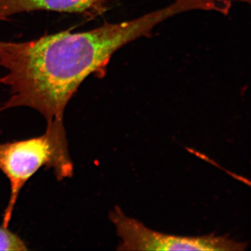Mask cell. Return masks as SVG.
I'll return each mask as SVG.
<instances>
[{"instance_id": "cell-5", "label": "cell", "mask_w": 251, "mask_h": 251, "mask_svg": "<svg viewBox=\"0 0 251 251\" xmlns=\"http://www.w3.org/2000/svg\"><path fill=\"white\" fill-rule=\"evenodd\" d=\"M25 243L17 234L8 229L0 226V251H27Z\"/></svg>"}, {"instance_id": "cell-4", "label": "cell", "mask_w": 251, "mask_h": 251, "mask_svg": "<svg viewBox=\"0 0 251 251\" xmlns=\"http://www.w3.org/2000/svg\"><path fill=\"white\" fill-rule=\"evenodd\" d=\"M104 0H0V19L11 15L36 10L83 12Z\"/></svg>"}, {"instance_id": "cell-3", "label": "cell", "mask_w": 251, "mask_h": 251, "mask_svg": "<svg viewBox=\"0 0 251 251\" xmlns=\"http://www.w3.org/2000/svg\"><path fill=\"white\" fill-rule=\"evenodd\" d=\"M109 218L122 240L118 251H243L248 246L247 243L237 242L227 235L184 237L156 232L126 215L118 206L110 211Z\"/></svg>"}, {"instance_id": "cell-1", "label": "cell", "mask_w": 251, "mask_h": 251, "mask_svg": "<svg viewBox=\"0 0 251 251\" xmlns=\"http://www.w3.org/2000/svg\"><path fill=\"white\" fill-rule=\"evenodd\" d=\"M160 9L131 21L105 23L84 32L62 31L22 43L0 41V82L11 97L0 112L14 107L36 110L47 120H63L64 110L89 75L101 72L112 56L166 21Z\"/></svg>"}, {"instance_id": "cell-2", "label": "cell", "mask_w": 251, "mask_h": 251, "mask_svg": "<svg viewBox=\"0 0 251 251\" xmlns=\"http://www.w3.org/2000/svg\"><path fill=\"white\" fill-rule=\"evenodd\" d=\"M41 168L53 170L59 181L74 175L63 120L47 123L45 133L40 136L0 144V171L9 179L11 191L3 216V227H9L23 186Z\"/></svg>"}]
</instances>
